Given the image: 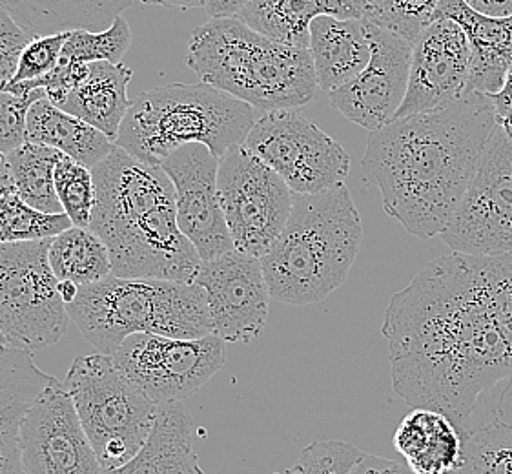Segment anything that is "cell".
<instances>
[{"label":"cell","mask_w":512,"mask_h":474,"mask_svg":"<svg viewBox=\"0 0 512 474\" xmlns=\"http://www.w3.org/2000/svg\"><path fill=\"white\" fill-rule=\"evenodd\" d=\"M394 447L414 474H451L463 458V438L447 414L412 407L394 434Z\"/></svg>","instance_id":"obj_23"},{"label":"cell","mask_w":512,"mask_h":474,"mask_svg":"<svg viewBox=\"0 0 512 474\" xmlns=\"http://www.w3.org/2000/svg\"><path fill=\"white\" fill-rule=\"evenodd\" d=\"M161 166L174 185L177 225L201 261L234 250L217 186L219 157L208 146L190 143L168 155Z\"/></svg>","instance_id":"obj_16"},{"label":"cell","mask_w":512,"mask_h":474,"mask_svg":"<svg viewBox=\"0 0 512 474\" xmlns=\"http://www.w3.org/2000/svg\"><path fill=\"white\" fill-rule=\"evenodd\" d=\"M440 239L467 256L512 254V139L500 126Z\"/></svg>","instance_id":"obj_13"},{"label":"cell","mask_w":512,"mask_h":474,"mask_svg":"<svg viewBox=\"0 0 512 474\" xmlns=\"http://www.w3.org/2000/svg\"><path fill=\"white\" fill-rule=\"evenodd\" d=\"M53 376L37 367L30 351L0 347V474H26L21 429L26 414Z\"/></svg>","instance_id":"obj_20"},{"label":"cell","mask_w":512,"mask_h":474,"mask_svg":"<svg viewBox=\"0 0 512 474\" xmlns=\"http://www.w3.org/2000/svg\"><path fill=\"white\" fill-rule=\"evenodd\" d=\"M436 19L458 22L471 46L467 92H500L512 66V15L492 17L474 10L465 0H441Z\"/></svg>","instance_id":"obj_19"},{"label":"cell","mask_w":512,"mask_h":474,"mask_svg":"<svg viewBox=\"0 0 512 474\" xmlns=\"http://www.w3.org/2000/svg\"><path fill=\"white\" fill-rule=\"evenodd\" d=\"M26 141L55 148L88 168L99 165L115 146L108 135L50 103L46 95L31 104Z\"/></svg>","instance_id":"obj_25"},{"label":"cell","mask_w":512,"mask_h":474,"mask_svg":"<svg viewBox=\"0 0 512 474\" xmlns=\"http://www.w3.org/2000/svg\"><path fill=\"white\" fill-rule=\"evenodd\" d=\"M217 186L234 247L263 258L287 227L294 192L285 179L239 145L219 159Z\"/></svg>","instance_id":"obj_11"},{"label":"cell","mask_w":512,"mask_h":474,"mask_svg":"<svg viewBox=\"0 0 512 474\" xmlns=\"http://www.w3.org/2000/svg\"><path fill=\"white\" fill-rule=\"evenodd\" d=\"M440 4L441 0H365L363 21L414 44L421 31L436 21Z\"/></svg>","instance_id":"obj_32"},{"label":"cell","mask_w":512,"mask_h":474,"mask_svg":"<svg viewBox=\"0 0 512 474\" xmlns=\"http://www.w3.org/2000/svg\"><path fill=\"white\" fill-rule=\"evenodd\" d=\"M381 334L409 407L447 414L461 436L512 427V254L432 261L390 298Z\"/></svg>","instance_id":"obj_1"},{"label":"cell","mask_w":512,"mask_h":474,"mask_svg":"<svg viewBox=\"0 0 512 474\" xmlns=\"http://www.w3.org/2000/svg\"><path fill=\"white\" fill-rule=\"evenodd\" d=\"M21 451L26 474L103 473L72 396L57 378L44 387L22 422Z\"/></svg>","instance_id":"obj_14"},{"label":"cell","mask_w":512,"mask_h":474,"mask_svg":"<svg viewBox=\"0 0 512 474\" xmlns=\"http://www.w3.org/2000/svg\"><path fill=\"white\" fill-rule=\"evenodd\" d=\"M134 0H4L13 19L33 37L59 31H103Z\"/></svg>","instance_id":"obj_26"},{"label":"cell","mask_w":512,"mask_h":474,"mask_svg":"<svg viewBox=\"0 0 512 474\" xmlns=\"http://www.w3.org/2000/svg\"><path fill=\"white\" fill-rule=\"evenodd\" d=\"M194 281L205 290L216 336L226 343H248L261 336L270 299L261 259L234 248L203 261Z\"/></svg>","instance_id":"obj_15"},{"label":"cell","mask_w":512,"mask_h":474,"mask_svg":"<svg viewBox=\"0 0 512 474\" xmlns=\"http://www.w3.org/2000/svg\"><path fill=\"white\" fill-rule=\"evenodd\" d=\"M82 429L103 469L126 464L154 429L159 405L139 391L112 354L79 356L64 380Z\"/></svg>","instance_id":"obj_8"},{"label":"cell","mask_w":512,"mask_h":474,"mask_svg":"<svg viewBox=\"0 0 512 474\" xmlns=\"http://www.w3.org/2000/svg\"><path fill=\"white\" fill-rule=\"evenodd\" d=\"M458 474H512V427L491 423L463 434Z\"/></svg>","instance_id":"obj_30"},{"label":"cell","mask_w":512,"mask_h":474,"mask_svg":"<svg viewBox=\"0 0 512 474\" xmlns=\"http://www.w3.org/2000/svg\"><path fill=\"white\" fill-rule=\"evenodd\" d=\"M471 46L465 31L452 19H436L412 44L409 88L396 119L436 112L467 93Z\"/></svg>","instance_id":"obj_18"},{"label":"cell","mask_w":512,"mask_h":474,"mask_svg":"<svg viewBox=\"0 0 512 474\" xmlns=\"http://www.w3.org/2000/svg\"><path fill=\"white\" fill-rule=\"evenodd\" d=\"M319 15V0H246L237 19L272 41L308 48L310 22Z\"/></svg>","instance_id":"obj_28"},{"label":"cell","mask_w":512,"mask_h":474,"mask_svg":"<svg viewBox=\"0 0 512 474\" xmlns=\"http://www.w3.org/2000/svg\"><path fill=\"white\" fill-rule=\"evenodd\" d=\"M186 64L203 83L261 112L299 108L318 93L308 48L272 41L237 17L197 26L188 41Z\"/></svg>","instance_id":"obj_5"},{"label":"cell","mask_w":512,"mask_h":474,"mask_svg":"<svg viewBox=\"0 0 512 474\" xmlns=\"http://www.w3.org/2000/svg\"><path fill=\"white\" fill-rule=\"evenodd\" d=\"M72 227V219L64 212H41L24 203L15 192L0 197V243L52 239Z\"/></svg>","instance_id":"obj_31"},{"label":"cell","mask_w":512,"mask_h":474,"mask_svg":"<svg viewBox=\"0 0 512 474\" xmlns=\"http://www.w3.org/2000/svg\"><path fill=\"white\" fill-rule=\"evenodd\" d=\"M0 6H4V0H0Z\"/></svg>","instance_id":"obj_49"},{"label":"cell","mask_w":512,"mask_h":474,"mask_svg":"<svg viewBox=\"0 0 512 474\" xmlns=\"http://www.w3.org/2000/svg\"><path fill=\"white\" fill-rule=\"evenodd\" d=\"M308 52L319 88L332 92L352 81L369 64L372 46L367 24L363 19L319 15L310 22Z\"/></svg>","instance_id":"obj_21"},{"label":"cell","mask_w":512,"mask_h":474,"mask_svg":"<svg viewBox=\"0 0 512 474\" xmlns=\"http://www.w3.org/2000/svg\"><path fill=\"white\" fill-rule=\"evenodd\" d=\"M194 418L183 400L159 405L154 429L126 464L101 474H205L192 447Z\"/></svg>","instance_id":"obj_22"},{"label":"cell","mask_w":512,"mask_h":474,"mask_svg":"<svg viewBox=\"0 0 512 474\" xmlns=\"http://www.w3.org/2000/svg\"><path fill=\"white\" fill-rule=\"evenodd\" d=\"M243 146L276 170L294 194H321L349 176L347 150L297 108L265 112Z\"/></svg>","instance_id":"obj_10"},{"label":"cell","mask_w":512,"mask_h":474,"mask_svg":"<svg viewBox=\"0 0 512 474\" xmlns=\"http://www.w3.org/2000/svg\"><path fill=\"white\" fill-rule=\"evenodd\" d=\"M498 126L489 95L467 92L436 112L369 132L363 172L387 216L412 236L440 237L476 176Z\"/></svg>","instance_id":"obj_2"},{"label":"cell","mask_w":512,"mask_h":474,"mask_svg":"<svg viewBox=\"0 0 512 474\" xmlns=\"http://www.w3.org/2000/svg\"><path fill=\"white\" fill-rule=\"evenodd\" d=\"M4 345H8V341H6V338H4L2 332H0V347H4Z\"/></svg>","instance_id":"obj_48"},{"label":"cell","mask_w":512,"mask_h":474,"mask_svg":"<svg viewBox=\"0 0 512 474\" xmlns=\"http://www.w3.org/2000/svg\"><path fill=\"white\" fill-rule=\"evenodd\" d=\"M70 320L103 354L132 334L203 338L214 334L205 290L195 281L108 276L79 287Z\"/></svg>","instance_id":"obj_7"},{"label":"cell","mask_w":512,"mask_h":474,"mask_svg":"<svg viewBox=\"0 0 512 474\" xmlns=\"http://www.w3.org/2000/svg\"><path fill=\"white\" fill-rule=\"evenodd\" d=\"M372 57L352 81L328 92L330 103L350 123L374 132L392 123L409 88L412 42L365 21Z\"/></svg>","instance_id":"obj_17"},{"label":"cell","mask_w":512,"mask_h":474,"mask_svg":"<svg viewBox=\"0 0 512 474\" xmlns=\"http://www.w3.org/2000/svg\"><path fill=\"white\" fill-rule=\"evenodd\" d=\"M64 154L50 146L24 143L8 154L15 194L24 203L46 214H62L55 192V166Z\"/></svg>","instance_id":"obj_29"},{"label":"cell","mask_w":512,"mask_h":474,"mask_svg":"<svg viewBox=\"0 0 512 474\" xmlns=\"http://www.w3.org/2000/svg\"><path fill=\"white\" fill-rule=\"evenodd\" d=\"M33 35L13 19L6 6H0V90L10 83L17 72L19 59Z\"/></svg>","instance_id":"obj_38"},{"label":"cell","mask_w":512,"mask_h":474,"mask_svg":"<svg viewBox=\"0 0 512 474\" xmlns=\"http://www.w3.org/2000/svg\"><path fill=\"white\" fill-rule=\"evenodd\" d=\"M44 95V90H33L26 95L0 92V154H11L26 143L28 112L31 104Z\"/></svg>","instance_id":"obj_36"},{"label":"cell","mask_w":512,"mask_h":474,"mask_svg":"<svg viewBox=\"0 0 512 474\" xmlns=\"http://www.w3.org/2000/svg\"><path fill=\"white\" fill-rule=\"evenodd\" d=\"M323 15L336 19H363L365 0H319Z\"/></svg>","instance_id":"obj_40"},{"label":"cell","mask_w":512,"mask_h":474,"mask_svg":"<svg viewBox=\"0 0 512 474\" xmlns=\"http://www.w3.org/2000/svg\"><path fill=\"white\" fill-rule=\"evenodd\" d=\"M363 451L343 440H316L307 445L294 465L276 474H349Z\"/></svg>","instance_id":"obj_35"},{"label":"cell","mask_w":512,"mask_h":474,"mask_svg":"<svg viewBox=\"0 0 512 474\" xmlns=\"http://www.w3.org/2000/svg\"><path fill=\"white\" fill-rule=\"evenodd\" d=\"M349 474H414L407 464L376 454L363 453Z\"/></svg>","instance_id":"obj_39"},{"label":"cell","mask_w":512,"mask_h":474,"mask_svg":"<svg viewBox=\"0 0 512 474\" xmlns=\"http://www.w3.org/2000/svg\"><path fill=\"white\" fill-rule=\"evenodd\" d=\"M491 97L492 104H494V112H496V123L498 126H505L512 121V66L507 79L503 84L502 90Z\"/></svg>","instance_id":"obj_41"},{"label":"cell","mask_w":512,"mask_h":474,"mask_svg":"<svg viewBox=\"0 0 512 474\" xmlns=\"http://www.w3.org/2000/svg\"><path fill=\"white\" fill-rule=\"evenodd\" d=\"M92 174L90 230L110 250L112 276L194 281L203 261L177 225L174 185L163 166L115 145Z\"/></svg>","instance_id":"obj_3"},{"label":"cell","mask_w":512,"mask_h":474,"mask_svg":"<svg viewBox=\"0 0 512 474\" xmlns=\"http://www.w3.org/2000/svg\"><path fill=\"white\" fill-rule=\"evenodd\" d=\"M225 343L216 334L174 338L163 334H132L115 349L119 371L155 403L190 396L225 365Z\"/></svg>","instance_id":"obj_12"},{"label":"cell","mask_w":512,"mask_h":474,"mask_svg":"<svg viewBox=\"0 0 512 474\" xmlns=\"http://www.w3.org/2000/svg\"><path fill=\"white\" fill-rule=\"evenodd\" d=\"M132 77L134 70L124 62H90L88 77L68 95L61 108L92 124L115 143L132 104L128 97Z\"/></svg>","instance_id":"obj_24"},{"label":"cell","mask_w":512,"mask_h":474,"mask_svg":"<svg viewBox=\"0 0 512 474\" xmlns=\"http://www.w3.org/2000/svg\"><path fill=\"white\" fill-rule=\"evenodd\" d=\"M55 192L73 227L90 228L95 207L92 168L64 155L55 166Z\"/></svg>","instance_id":"obj_34"},{"label":"cell","mask_w":512,"mask_h":474,"mask_svg":"<svg viewBox=\"0 0 512 474\" xmlns=\"http://www.w3.org/2000/svg\"><path fill=\"white\" fill-rule=\"evenodd\" d=\"M361 241V217L345 183L294 194L287 227L261 258L270 298L296 307L327 299L349 278Z\"/></svg>","instance_id":"obj_4"},{"label":"cell","mask_w":512,"mask_h":474,"mask_svg":"<svg viewBox=\"0 0 512 474\" xmlns=\"http://www.w3.org/2000/svg\"><path fill=\"white\" fill-rule=\"evenodd\" d=\"M132 46L130 24L119 15L103 31L72 30L62 48V61L121 62Z\"/></svg>","instance_id":"obj_33"},{"label":"cell","mask_w":512,"mask_h":474,"mask_svg":"<svg viewBox=\"0 0 512 474\" xmlns=\"http://www.w3.org/2000/svg\"><path fill=\"white\" fill-rule=\"evenodd\" d=\"M50 241L0 243V332L22 351L59 343L72 321L48 258Z\"/></svg>","instance_id":"obj_9"},{"label":"cell","mask_w":512,"mask_h":474,"mask_svg":"<svg viewBox=\"0 0 512 474\" xmlns=\"http://www.w3.org/2000/svg\"><path fill=\"white\" fill-rule=\"evenodd\" d=\"M500 128H502L503 132L509 135V137L512 139V121L509 124H505V126H500Z\"/></svg>","instance_id":"obj_47"},{"label":"cell","mask_w":512,"mask_h":474,"mask_svg":"<svg viewBox=\"0 0 512 474\" xmlns=\"http://www.w3.org/2000/svg\"><path fill=\"white\" fill-rule=\"evenodd\" d=\"M474 10L482 11L492 17L512 15V0H465Z\"/></svg>","instance_id":"obj_43"},{"label":"cell","mask_w":512,"mask_h":474,"mask_svg":"<svg viewBox=\"0 0 512 474\" xmlns=\"http://www.w3.org/2000/svg\"><path fill=\"white\" fill-rule=\"evenodd\" d=\"M246 0H208L205 8L210 19L237 17L239 10L245 6Z\"/></svg>","instance_id":"obj_42"},{"label":"cell","mask_w":512,"mask_h":474,"mask_svg":"<svg viewBox=\"0 0 512 474\" xmlns=\"http://www.w3.org/2000/svg\"><path fill=\"white\" fill-rule=\"evenodd\" d=\"M146 6H161V8H179V10H188V8H203L208 4V0H141Z\"/></svg>","instance_id":"obj_44"},{"label":"cell","mask_w":512,"mask_h":474,"mask_svg":"<svg viewBox=\"0 0 512 474\" xmlns=\"http://www.w3.org/2000/svg\"><path fill=\"white\" fill-rule=\"evenodd\" d=\"M66 39H68V31L33 37L30 44L24 48L17 72L8 84L33 81V79H39L42 75L52 72L53 68L61 61L62 48H64Z\"/></svg>","instance_id":"obj_37"},{"label":"cell","mask_w":512,"mask_h":474,"mask_svg":"<svg viewBox=\"0 0 512 474\" xmlns=\"http://www.w3.org/2000/svg\"><path fill=\"white\" fill-rule=\"evenodd\" d=\"M13 192H15V185H13V177H11L8 155L0 154V197L8 196Z\"/></svg>","instance_id":"obj_45"},{"label":"cell","mask_w":512,"mask_h":474,"mask_svg":"<svg viewBox=\"0 0 512 474\" xmlns=\"http://www.w3.org/2000/svg\"><path fill=\"white\" fill-rule=\"evenodd\" d=\"M48 258L59 281L79 287L112 276L110 250L90 228L72 227L52 237Z\"/></svg>","instance_id":"obj_27"},{"label":"cell","mask_w":512,"mask_h":474,"mask_svg":"<svg viewBox=\"0 0 512 474\" xmlns=\"http://www.w3.org/2000/svg\"><path fill=\"white\" fill-rule=\"evenodd\" d=\"M257 119L252 104L212 84H166L132 99L115 145L154 166L190 143L208 146L221 159L245 143Z\"/></svg>","instance_id":"obj_6"},{"label":"cell","mask_w":512,"mask_h":474,"mask_svg":"<svg viewBox=\"0 0 512 474\" xmlns=\"http://www.w3.org/2000/svg\"><path fill=\"white\" fill-rule=\"evenodd\" d=\"M59 294H61L62 301L68 305H72L77 294H79V285H75L73 281H59Z\"/></svg>","instance_id":"obj_46"}]
</instances>
